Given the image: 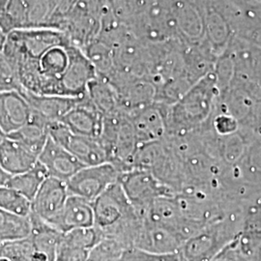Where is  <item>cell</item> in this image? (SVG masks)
Returning a JSON list of instances; mask_svg holds the SVG:
<instances>
[{"label": "cell", "mask_w": 261, "mask_h": 261, "mask_svg": "<svg viewBox=\"0 0 261 261\" xmlns=\"http://www.w3.org/2000/svg\"><path fill=\"white\" fill-rule=\"evenodd\" d=\"M249 261H261V239L259 242L257 243V245L254 247L253 251H252Z\"/></svg>", "instance_id": "31"}, {"label": "cell", "mask_w": 261, "mask_h": 261, "mask_svg": "<svg viewBox=\"0 0 261 261\" xmlns=\"http://www.w3.org/2000/svg\"><path fill=\"white\" fill-rule=\"evenodd\" d=\"M29 219L31 223L29 236L33 246L31 261H56L62 233L32 212Z\"/></svg>", "instance_id": "15"}, {"label": "cell", "mask_w": 261, "mask_h": 261, "mask_svg": "<svg viewBox=\"0 0 261 261\" xmlns=\"http://www.w3.org/2000/svg\"><path fill=\"white\" fill-rule=\"evenodd\" d=\"M243 230L261 234V194H252L241 201Z\"/></svg>", "instance_id": "25"}, {"label": "cell", "mask_w": 261, "mask_h": 261, "mask_svg": "<svg viewBox=\"0 0 261 261\" xmlns=\"http://www.w3.org/2000/svg\"><path fill=\"white\" fill-rule=\"evenodd\" d=\"M2 50L19 90L29 93L82 97L98 76L87 56L56 28L11 31Z\"/></svg>", "instance_id": "1"}, {"label": "cell", "mask_w": 261, "mask_h": 261, "mask_svg": "<svg viewBox=\"0 0 261 261\" xmlns=\"http://www.w3.org/2000/svg\"><path fill=\"white\" fill-rule=\"evenodd\" d=\"M118 182L130 204L142 217L159 197L176 195L150 171L144 169L133 168L122 172Z\"/></svg>", "instance_id": "5"}, {"label": "cell", "mask_w": 261, "mask_h": 261, "mask_svg": "<svg viewBox=\"0 0 261 261\" xmlns=\"http://www.w3.org/2000/svg\"><path fill=\"white\" fill-rule=\"evenodd\" d=\"M0 209L28 218L32 212L31 201L13 188L0 186Z\"/></svg>", "instance_id": "24"}, {"label": "cell", "mask_w": 261, "mask_h": 261, "mask_svg": "<svg viewBox=\"0 0 261 261\" xmlns=\"http://www.w3.org/2000/svg\"><path fill=\"white\" fill-rule=\"evenodd\" d=\"M86 94L103 117H112L124 113L120 108L117 91L107 80L97 76L88 85Z\"/></svg>", "instance_id": "19"}, {"label": "cell", "mask_w": 261, "mask_h": 261, "mask_svg": "<svg viewBox=\"0 0 261 261\" xmlns=\"http://www.w3.org/2000/svg\"><path fill=\"white\" fill-rule=\"evenodd\" d=\"M27 99L32 111L36 112L47 123L60 121L68 112L73 110L82 102V97H64V96H49L36 95L23 90H19Z\"/></svg>", "instance_id": "17"}, {"label": "cell", "mask_w": 261, "mask_h": 261, "mask_svg": "<svg viewBox=\"0 0 261 261\" xmlns=\"http://www.w3.org/2000/svg\"><path fill=\"white\" fill-rule=\"evenodd\" d=\"M89 252L84 249L64 247L59 244L56 261H87Z\"/></svg>", "instance_id": "30"}, {"label": "cell", "mask_w": 261, "mask_h": 261, "mask_svg": "<svg viewBox=\"0 0 261 261\" xmlns=\"http://www.w3.org/2000/svg\"><path fill=\"white\" fill-rule=\"evenodd\" d=\"M210 125H211V128L216 133V135L220 137L231 135L240 130L238 121L229 114L223 113V112L216 115L212 122L210 123Z\"/></svg>", "instance_id": "28"}, {"label": "cell", "mask_w": 261, "mask_h": 261, "mask_svg": "<svg viewBox=\"0 0 261 261\" xmlns=\"http://www.w3.org/2000/svg\"><path fill=\"white\" fill-rule=\"evenodd\" d=\"M124 249L115 241L103 239L89 252L87 261H118Z\"/></svg>", "instance_id": "26"}, {"label": "cell", "mask_w": 261, "mask_h": 261, "mask_svg": "<svg viewBox=\"0 0 261 261\" xmlns=\"http://www.w3.org/2000/svg\"><path fill=\"white\" fill-rule=\"evenodd\" d=\"M60 121L75 135L98 140L103 128V117L86 94L82 102L68 112Z\"/></svg>", "instance_id": "14"}, {"label": "cell", "mask_w": 261, "mask_h": 261, "mask_svg": "<svg viewBox=\"0 0 261 261\" xmlns=\"http://www.w3.org/2000/svg\"><path fill=\"white\" fill-rule=\"evenodd\" d=\"M94 226L106 239L137 210L130 204L119 182L109 187L93 202Z\"/></svg>", "instance_id": "6"}, {"label": "cell", "mask_w": 261, "mask_h": 261, "mask_svg": "<svg viewBox=\"0 0 261 261\" xmlns=\"http://www.w3.org/2000/svg\"><path fill=\"white\" fill-rule=\"evenodd\" d=\"M8 2H9V0H0V18L3 15L5 9H6Z\"/></svg>", "instance_id": "33"}, {"label": "cell", "mask_w": 261, "mask_h": 261, "mask_svg": "<svg viewBox=\"0 0 261 261\" xmlns=\"http://www.w3.org/2000/svg\"><path fill=\"white\" fill-rule=\"evenodd\" d=\"M30 233L29 217H20L0 209V243L22 239Z\"/></svg>", "instance_id": "22"}, {"label": "cell", "mask_w": 261, "mask_h": 261, "mask_svg": "<svg viewBox=\"0 0 261 261\" xmlns=\"http://www.w3.org/2000/svg\"><path fill=\"white\" fill-rule=\"evenodd\" d=\"M47 124L44 118L32 111L30 121L19 130L7 136V138L19 141L39 158L48 140Z\"/></svg>", "instance_id": "20"}, {"label": "cell", "mask_w": 261, "mask_h": 261, "mask_svg": "<svg viewBox=\"0 0 261 261\" xmlns=\"http://www.w3.org/2000/svg\"><path fill=\"white\" fill-rule=\"evenodd\" d=\"M48 224L61 233L75 228L93 226L92 203L82 197L70 195L62 210Z\"/></svg>", "instance_id": "16"}, {"label": "cell", "mask_w": 261, "mask_h": 261, "mask_svg": "<svg viewBox=\"0 0 261 261\" xmlns=\"http://www.w3.org/2000/svg\"><path fill=\"white\" fill-rule=\"evenodd\" d=\"M69 196L66 182L48 176L31 201L32 213L48 224L62 210Z\"/></svg>", "instance_id": "10"}, {"label": "cell", "mask_w": 261, "mask_h": 261, "mask_svg": "<svg viewBox=\"0 0 261 261\" xmlns=\"http://www.w3.org/2000/svg\"><path fill=\"white\" fill-rule=\"evenodd\" d=\"M60 0H9L0 18V28L11 31L32 28H51Z\"/></svg>", "instance_id": "4"}, {"label": "cell", "mask_w": 261, "mask_h": 261, "mask_svg": "<svg viewBox=\"0 0 261 261\" xmlns=\"http://www.w3.org/2000/svg\"><path fill=\"white\" fill-rule=\"evenodd\" d=\"M210 261H248V259L235 239Z\"/></svg>", "instance_id": "29"}, {"label": "cell", "mask_w": 261, "mask_h": 261, "mask_svg": "<svg viewBox=\"0 0 261 261\" xmlns=\"http://www.w3.org/2000/svg\"><path fill=\"white\" fill-rule=\"evenodd\" d=\"M0 261H10L7 257H4V256H0Z\"/></svg>", "instance_id": "35"}, {"label": "cell", "mask_w": 261, "mask_h": 261, "mask_svg": "<svg viewBox=\"0 0 261 261\" xmlns=\"http://www.w3.org/2000/svg\"><path fill=\"white\" fill-rule=\"evenodd\" d=\"M102 240V234L93 225L89 227L75 228L66 233H62L60 245L69 248L91 251Z\"/></svg>", "instance_id": "23"}, {"label": "cell", "mask_w": 261, "mask_h": 261, "mask_svg": "<svg viewBox=\"0 0 261 261\" xmlns=\"http://www.w3.org/2000/svg\"><path fill=\"white\" fill-rule=\"evenodd\" d=\"M47 177L48 173L47 169L38 161L28 171L10 176L6 185L18 191L19 194L32 201L37 194L38 190Z\"/></svg>", "instance_id": "21"}, {"label": "cell", "mask_w": 261, "mask_h": 261, "mask_svg": "<svg viewBox=\"0 0 261 261\" xmlns=\"http://www.w3.org/2000/svg\"><path fill=\"white\" fill-rule=\"evenodd\" d=\"M38 157L17 140L4 137L0 141V167L10 176L28 171Z\"/></svg>", "instance_id": "18"}, {"label": "cell", "mask_w": 261, "mask_h": 261, "mask_svg": "<svg viewBox=\"0 0 261 261\" xmlns=\"http://www.w3.org/2000/svg\"><path fill=\"white\" fill-rule=\"evenodd\" d=\"M10 175L7 174L1 167H0V186H3V185H6L8 180H9Z\"/></svg>", "instance_id": "32"}, {"label": "cell", "mask_w": 261, "mask_h": 261, "mask_svg": "<svg viewBox=\"0 0 261 261\" xmlns=\"http://www.w3.org/2000/svg\"><path fill=\"white\" fill-rule=\"evenodd\" d=\"M48 137L75 156L84 167L108 163L107 155L98 140L75 135L61 121L47 124Z\"/></svg>", "instance_id": "8"}, {"label": "cell", "mask_w": 261, "mask_h": 261, "mask_svg": "<svg viewBox=\"0 0 261 261\" xmlns=\"http://www.w3.org/2000/svg\"><path fill=\"white\" fill-rule=\"evenodd\" d=\"M32 109L19 90L0 92V133L7 137L31 119Z\"/></svg>", "instance_id": "12"}, {"label": "cell", "mask_w": 261, "mask_h": 261, "mask_svg": "<svg viewBox=\"0 0 261 261\" xmlns=\"http://www.w3.org/2000/svg\"><path fill=\"white\" fill-rule=\"evenodd\" d=\"M3 138H4V136H3V135H2V134H1V133H0V141H1V140H3Z\"/></svg>", "instance_id": "36"}, {"label": "cell", "mask_w": 261, "mask_h": 261, "mask_svg": "<svg viewBox=\"0 0 261 261\" xmlns=\"http://www.w3.org/2000/svg\"><path fill=\"white\" fill-rule=\"evenodd\" d=\"M217 77L207 76L192 86L167 114L168 136L183 135L209 122L218 90Z\"/></svg>", "instance_id": "2"}, {"label": "cell", "mask_w": 261, "mask_h": 261, "mask_svg": "<svg viewBox=\"0 0 261 261\" xmlns=\"http://www.w3.org/2000/svg\"><path fill=\"white\" fill-rule=\"evenodd\" d=\"M241 205L223 219L209 224L183 243L180 252L185 261H210L242 232Z\"/></svg>", "instance_id": "3"}, {"label": "cell", "mask_w": 261, "mask_h": 261, "mask_svg": "<svg viewBox=\"0 0 261 261\" xmlns=\"http://www.w3.org/2000/svg\"><path fill=\"white\" fill-rule=\"evenodd\" d=\"M167 105H150L129 114L140 144L164 140L168 134Z\"/></svg>", "instance_id": "9"}, {"label": "cell", "mask_w": 261, "mask_h": 261, "mask_svg": "<svg viewBox=\"0 0 261 261\" xmlns=\"http://www.w3.org/2000/svg\"><path fill=\"white\" fill-rule=\"evenodd\" d=\"M183 243L178 234L144 219L133 249L153 253H174L180 252Z\"/></svg>", "instance_id": "11"}, {"label": "cell", "mask_w": 261, "mask_h": 261, "mask_svg": "<svg viewBox=\"0 0 261 261\" xmlns=\"http://www.w3.org/2000/svg\"><path fill=\"white\" fill-rule=\"evenodd\" d=\"M120 174V171L112 164L103 163L81 168L66 184L70 195L82 197L92 203L109 187L118 182Z\"/></svg>", "instance_id": "7"}, {"label": "cell", "mask_w": 261, "mask_h": 261, "mask_svg": "<svg viewBox=\"0 0 261 261\" xmlns=\"http://www.w3.org/2000/svg\"><path fill=\"white\" fill-rule=\"evenodd\" d=\"M118 261H185L180 252L174 253H153L138 249H128L122 252Z\"/></svg>", "instance_id": "27"}, {"label": "cell", "mask_w": 261, "mask_h": 261, "mask_svg": "<svg viewBox=\"0 0 261 261\" xmlns=\"http://www.w3.org/2000/svg\"><path fill=\"white\" fill-rule=\"evenodd\" d=\"M5 40H6V34L4 33V31L0 28V50H2V48H3Z\"/></svg>", "instance_id": "34"}, {"label": "cell", "mask_w": 261, "mask_h": 261, "mask_svg": "<svg viewBox=\"0 0 261 261\" xmlns=\"http://www.w3.org/2000/svg\"><path fill=\"white\" fill-rule=\"evenodd\" d=\"M38 161L46 168L48 176L67 182L84 166L69 151L48 137Z\"/></svg>", "instance_id": "13"}]
</instances>
